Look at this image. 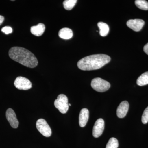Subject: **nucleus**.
<instances>
[{
  "mask_svg": "<svg viewBox=\"0 0 148 148\" xmlns=\"http://www.w3.org/2000/svg\"><path fill=\"white\" fill-rule=\"evenodd\" d=\"M9 56L14 61L28 68H34L38 66L36 57L24 48L19 47H12L9 51Z\"/></svg>",
  "mask_w": 148,
  "mask_h": 148,
  "instance_id": "f257e3e1",
  "label": "nucleus"
},
{
  "mask_svg": "<svg viewBox=\"0 0 148 148\" xmlns=\"http://www.w3.org/2000/svg\"><path fill=\"white\" fill-rule=\"evenodd\" d=\"M89 119V111L86 108L81 110L79 115V125L81 127H84Z\"/></svg>",
  "mask_w": 148,
  "mask_h": 148,
  "instance_id": "9b49d317",
  "label": "nucleus"
},
{
  "mask_svg": "<svg viewBox=\"0 0 148 148\" xmlns=\"http://www.w3.org/2000/svg\"><path fill=\"white\" fill-rule=\"evenodd\" d=\"M119 147L118 141L116 138H111L107 143L106 148H117Z\"/></svg>",
  "mask_w": 148,
  "mask_h": 148,
  "instance_id": "a211bd4d",
  "label": "nucleus"
},
{
  "mask_svg": "<svg viewBox=\"0 0 148 148\" xmlns=\"http://www.w3.org/2000/svg\"><path fill=\"white\" fill-rule=\"evenodd\" d=\"M54 106L60 112L66 114L69 109L68 98L64 94H61L58 95L57 99L54 101Z\"/></svg>",
  "mask_w": 148,
  "mask_h": 148,
  "instance_id": "20e7f679",
  "label": "nucleus"
},
{
  "mask_svg": "<svg viewBox=\"0 0 148 148\" xmlns=\"http://www.w3.org/2000/svg\"><path fill=\"white\" fill-rule=\"evenodd\" d=\"M135 5L140 9L148 10V2L145 0H136L135 1Z\"/></svg>",
  "mask_w": 148,
  "mask_h": 148,
  "instance_id": "dca6fc26",
  "label": "nucleus"
},
{
  "mask_svg": "<svg viewBox=\"0 0 148 148\" xmlns=\"http://www.w3.org/2000/svg\"><path fill=\"white\" fill-rule=\"evenodd\" d=\"M36 126L39 132L45 137H49L51 135V130L45 120L43 119L38 120Z\"/></svg>",
  "mask_w": 148,
  "mask_h": 148,
  "instance_id": "39448f33",
  "label": "nucleus"
},
{
  "mask_svg": "<svg viewBox=\"0 0 148 148\" xmlns=\"http://www.w3.org/2000/svg\"><path fill=\"white\" fill-rule=\"evenodd\" d=\"M1 31L3 33H5V34L8 35L9 34L12 33V29L9 26H6V27H3L1 29Z\"/></svg>",
  "mask_w": 148,
  "mask_h": 148,
  "instance_id": "aec40b11",
  "label": "nucleus"
},
{
  "mask_svg": "<svg viewBox=\"0 0 148 148\" xmlns=\"http://www.w3.org/2000/svg\"><path fill=\"white\" fill-rule=\"evenodd\" d=\"M105 128V122L102 119H99L95 121L93 129L92 135L95 138H98L103 134Z\"/></svg>",
  "mask_w": 148,
  "mask_h": 148,
  "instance_id": "0eeeda50",
  "label": "nucleus"
},
{
  "mask_svg": "<svg viewBox=\"0 0 148 148\" xmlns=\"http://www.w3.org/2000/svg\"><path fill=\"white\" fill-rule=\"evenodd\" d=\"M145 24L144 20L141 19H130L126 23L127 27L136 32L140 31Z\"/></svg>",
  "mask_w": 148,
  "mask_h": 148,
  "instance_id": "1a4fd4ad",
  "label": "nucleus"
},
{
  "mask_svg": "<svg viewBox=\"0 0 148 148\" xmlns=\"http://www.w3.org/2000/svg\"><path fill=\"white\" fill-rule=\"evenodd\" d=\"M77 1V0H66L63 2L64 8L66 10H70L73 8Z\"/></svg>",
  "mask_w": 148,
  "mask_h": 148,
  "instance_id": "f3484780",
  "label": "nucleus"
},
{
  "mask_svg": "<svg viewBox=\"0 0 148 148\" xmlns=\"http://www.w3.org/2000/svg\"><path fill=\"white\" fill-rule=\"evenodd\" d=\"M91 86L95 91L99 92H104L109 90L110 84L107 81L100 77L95 78L92 80Z\"/></svg>",
  "mask_w": 148,
  "mask_h": 148,
  "instance_id": "7ed1b4c3",
  "label": "nucleus"
},
{
  "mask_svg": "<svg viewBox=\"0 0 148 148\" xmlns=\"http://www.w3.org/2000/svg\"><path fill=\"white\" fill-rule=\"evenodd\" d=\"M69 106H71V104H69Z\"/></svg>",
  "mask_w": 148,
  "mask_h": 148,
  "instance_id": "5701e85b",
  "label": "nucleus"
},
{
  "mask_svg": "<svg viewBox=\"0 0 148 148\" xmlns=\"http://www.w3.org/2000/svg\"><path fill=\"white\" fill-rule=\"evenodd\" d=\"M111 58L104 54H94L85 57L77 63L79 69L82 71H92L101 69L109 63Z\"/></svg>",
  "mask_w": 148,
  "mask_h": 148,
  "instance_id": "f03ea898",
  "label": "nucleus"
},
{
  "mask_svg": "<svg viewBox=\"0 0 148 148\" xmlns=\"http://www.w3.org/2000/svg\"><path fill=\"white\" fill-rule=\"evenodd\" d=\"M58 36L60 38L63 39H70L73 36V31L69 28H63L58 32Z\"/></svg>",
  "mask_w": 148,
  "mask_h": 148,
  "instance_id": "ddd939ff",
  "label": "nucleus"
},
{
  "mask_svg": "<svg viewBox=\"0 0 148 148\" xmlns=\"http://www.w3.org/2000/svg\"><path fill=\"white\" fill-rule=\"evenodd\" d=\"M15 87L19 90H28L32 87V83L27 78L18 77L14 82Z\"/></svg>",
  "mask_w": 148,
  "mask_h": 148,
  "instance_id": "423d86ee",
  "label": "nucleus"
},
{
  "mask_svg": "<svg viewBox=\"0 0 148 148\" xmlns=\"http://www.w3.org/2000/svg\"><path fill=\"white\" fill-rule=\"evenodd\" d=\"M137 84L140 86H143L148 84V71L142 74L138 78Z\"/></svg>",
  "mask_w": 148,
  "mask_h": 148,
  "instance_id": "2eb2a0df",
  "label": "nucleus"
},
{
  "mask_svg": "<svg viewBox=\"0 0 148 148\" xmlns=\"http://www.w3.org/2000/svg\"><path fill=\"white\" fill-rule=\"evenodd\" d=\"M129 104L127 101H123L120 104L117 109V116L119 118H123L127 114L129 110Z\"/></svg>",
  "mask_w": 148,
  "mask_h": 148,
  "instance_id": "9d476101",
  "label": "nucleus"
},
{
  "mask_svg": "<svg viewBox=\"0 0 148 148\" xmlns=\"http://www.w3.org/2000/svg\"><path fill=\"white\" fill-rule=\"evenodd\" d=\"M98 26L100 29L99 33L101 36L105 37L108 35L110 30L108 25L103 22H99L98 23Z\"/></svg>",
  "mask_w": 148,
  "mask_h": 148,
  "instance_id": "4468645a",
  "label": "nucleus"
},
{
  "mask_svg": "<svg viewBox=\"0 0 148 148\" xmlns=\"http://www.w3.org/2000/svg\"><path fill=\"white\" fill-rule=\"evenodd\" d=\"M45 30V26L42 23H40L36 26L31 27V32L32 34L36 36H40L43 34Z\"/></svg>",
  "mask_w": 148,
  "mask_h": 148,
  "instance_id": "f8f14e48",
  "label": "nucleus"
},
{
  "mask_svg": "<svg viewBox=\"0 0 148 148\" xmlns=\"http://www.w3.org/2000/svg\"><path fill=\"white\" fill-rule=\"evenodd\" d=\"M4 20V18L3 16H1V15H0V25L2 24Z\"/></svg>",
  "mask_w": 148,
  "mask_h": 148,
  "instance_id": "4be33fe9",
  "label": "nucleus"
},
{
  "mask_svg": "<svg viewBox=\"0 0 148 148\" xmlns=\"http://www.w3.org/2000/svg\"><path fill=\"white\" fill-rule=\"evenodd\" d=\"M142 121L143 124H146L148 122V107L145 109L143 112L142 117Z\"/></svg>",
  "mask_w": 148,
  "mask_h": 148,
  "instance_id": "6ab92c4d",
  "label": "nucleus"
},
{
  "mask_svg": "<svg viewBox=\"0 0 148 148\" xmlns=\"http://www.w3.org/2000/svg\"><path fill=\"white\" fill-rule=\"evenodd\" d=\"M6 116L12 127L14 128L18 127L19 122L16 118V114L12 109H8L6 112Z\"/></svg>",
  "mask_w": 148,
  "mask_h": 148,
  "instance_id": "6e6552de",
  "label": "nucleus"
},
{
  "mask_svg": "<svg viewBox=\"0 0 148 148\" xmlns=\"http://www.w3.org/2000/svg\"><path fill=\"white\" fill-rule=\"evenodd\" d=\"M144 51L146 54L148 55V43L145 45L144 47Z\"/></svg>",
  "mask_w": 148,
  "mask_h": 148,
  "instance_id": "412c9836",
  "label": "nucleus"
}]
</instances>
